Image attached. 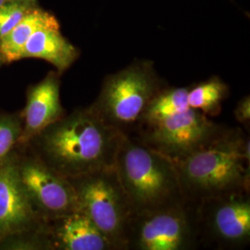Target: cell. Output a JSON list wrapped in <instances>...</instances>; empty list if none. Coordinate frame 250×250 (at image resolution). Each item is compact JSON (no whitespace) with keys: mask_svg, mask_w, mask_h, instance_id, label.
<instances>
[{"mask_svg":"<svg viewBox=\"0 0 250 250\" xmlns=\"http://www.w3.org/2000/svg\"><path fill=\"white\" fill-rule=\"evenodd\" d=\"M41 161L66 178L114 167L125 136L87 107L62 117L36 134Z\"/></svg>","mask_w":250,"mask_h":250,"instance_id":"obj_1","label":"cell"},{"mask_svg":"<svg viewBox=\"0 0 250 250\" xmlns=\"http://www.w3.org/2000/svg\"><path fill=\"white\" fill-rule=\"evenodd\" d=\"M250 138L238 127H225L214 139L173 162L186 202L250 193Z\"/></svg>","mask_w":250,"mask_h":250,"instance_id":"obj_2","label":"cell"},{"mask_svg":"<svg viewBox=\"0 0 250 250\" xmlns=\"http://www.w3.org/2000/svg\"><path fill=\"white\" fill-rule=\"evenodd\" d=\"M114 169L135 215L186 202L173 162L136 136L123 137Z\"/></svg>","mask_w":250,"mask_h":250,"instance_id":"obj_3","label":"cell"},{"mask_svg":"<svg viewBox=\"0 0 250 250\" xmlns=\"http://www.w3.org/2000/svg\"><path fill=\"white\" fill-rule=\"evenodd\" d=\"M165 86L150 62H136L107 75L90 106L95 114L121 134L133 136L155 95Z\"/></svg>","mask_w":250,"mask_h":250,"instance_id":"obj_4","label":"cell"},{"mask_svg":"<svg viewBox=\"0 0 250 250\" xmlns=\"http://www.w3.org/2000/svg\"><path fill=\"white\" fill-rule=\"evenodd\" d=\"M67 179L74 189L78 210L99 228L113 250H127L135 214L114 167Z\"/></svg>","mask_w":250,"mask_h":250,"instance_id":"obj_5","label":"cell"},{"mask_svg":"<svg viewBox=\"0 0 250 250\" xmlns=\"http://www.w3.org/2000/svg\"><path fill=\"white\" fill-rule=\"evenodd\" d=\"M199 245L197 207L185 202L135 215L127 250H189Z\"/></svg>","mask_w":250,"mask_h":250,"instance_id":"obj_6","label":"cell"},{"mask_svg":"<svg viewBox=\"0 0 250 250\" xmlns=\"http://www.w3.org/2000/svg\"><path fill=\"white\" fill-rule=\"evenodd\" d=\"M224 128L201 111L188 107L158 123L140 127L133 136L170 161H176L214 139Z\"/></svg>","mask_w":250,"mask_h":250,"instance_id":"obj_7","label":"cell"},{"mask_svg":"<svg viewBox=\"0 0 250 250\" xmlns=\"http://www.w3.org/2000/svg\"><path fill=\"white\" fill-rule=\"evenodd\" d=\"M199 243L220 250H238L250 245V193L215 197L197 206Z\"/></svg>","mask_w":250,"mask_h":250,"instance_id":"obj_8","label":"cell"},{"mask_svg":"<svg viewBox=\"0 0 250 250\" xmlns=\"http://www.w3.org/2000/svg\"><path fill=\"white\" fill-rule=\"evenodd\" d=\"M19 171L33 204L45 221L78 210L75 192L69 180L41 160L27 161Z\"/></svg>","mask_w":250,"mask_h":250,"instance_id":"obj_9","label":"cell"},{"mask_svg":"<svg viewBox=\"0 0 250 250\" xmlns=\"http://www.w3.org/2000/svg\"><path fill=\"white\" fill-rule=\"evenodd\" d=\"M44 219L24 188L18 167L0 168V239L35 228Z\"/></svg>","mask_w":250,"mask_h":250,"instance_id":"obj_10","label":"cell"},{"mask_svg":"<svg viewBox=\"0 0 250 250\" xmlns=\"http://www.w3.org/2000/svg\"><path fill=\"white\" fill-rule=\"evenodd\" d=\"M51 244L63 250H113L112 246L89 218L73 211L50 220Z\"/></svg>","mask_w":250,"mask_h":250,"instance_id":"obj_11","label":"cell"},{"mask_svg":"<svg viewBox=\"0 0 250 250\" xmlns=\"http://www.w3.org/2000/svg\"><path fill=\"white\" fill-rule=\"evenodd\" d=\"M24 115L28 135L39 134L62 118L64 110L60 99V82L55 74H48L30 91Z\"/></svg>","mask_w":250,"mask_h":250,"instance_id":"obj_12","label":"cell"},{"mask_svg":"<svg viewBox=\"0 0 250 250\" xmlns=\"http://www.w3.org/2000/svg\"><path fill=\"white\" fill-rule=\"evenodd\" d=\"M77 57L76 47L62 36L60 27H44L38 29L28 39L21 59H42L63 72L74 62Z\"/></svg>","mask_w":250,"mask_h":250,"instance_id":"obj_13","label":"cell"},{"mask_svg":"<svg viewBox=\"0 0 250 250\" xmlns=\"http://www.w3.org/2000/svg\"><path fill=\"white\" fill-rule=\"evenodd\" d=\"M44 27H60L53 15L41 9H30L24 17L8 35L0 39V53L9 62L21 60V52L28 39Z\"/></svg>","mask_w":250,"mask_h":250,"instance_id":"obj_14","label":"cell"},{"mask_svg":"<svg viewBox=\"0 0 250 250\" xmlns=\"http://www.w3.org/2000/svg\"><path fill=\"white\" fill-rule=\"evenodd\" d=\"M188 90L189 87L166 86L160 90L146 108L138 129L188 109L190 107L188 105Z\"/></svg>","mask_w":250,"mask_h":250,"instance_id":"obj_15","label":"cell"},{"mask_svg":"<svg viewBox=\"0 0 250 250\" xmlns=\"http://www.w3.org/2000/svg\"><path fill=\"white\" fill-rule=\"evenodd\" d=\"M228 85L215 76L189 87L188 105L208 117L217 116L220 114L222 104L228 97Z\"/></svg>","mask_w":250,"mask_h":250,"instance_id":"obj_16","label":"cell"},{"mask_svg":"<svg viewBox=\"0 0 250 250\" xmlns=\"http://www.w3.org/2000/svg\"><path fill=\"white\" fill-rule=\"evenodd\" d=\"M27 11L24 6L18 3H5L0 7V39L18 24Z\"/></svg>","mask_w":250,"mask_h":250,"instance_id":"obj_17","label":"cell"},{"mask_svg":"<svg viewBox=\"0 0 250 250\" xmlns=\"http://www.w3.org/2000/svg\"><path fill=\"white\" fill-rule=\"evenodd\" d=\"M20 135V127L16 122L0 118V164L15 145Z\"/></svg>","mask_w":250,"mask_h":250,"instance_id":"obj_18","label":"cell"},{"mask_svg":"<svg viewBox=\"0 0 250 250\" xmlns=\"http://www.w3.org/2000/svg\"><path fill=\"white\" fill-rule=\"evenodd\" d=\"M235 120L245 126L246 129L250 130V98L246 96L238 101L236 107L233 110Z\"/></svg>","mask_w":250,"mask_h":250,"instance_id":"obj_19","label":"cell"},{"mask_svg":"<svg viewBox=\"0 0 250 250\" xmlns=\"http://www.w3.org/2000/svg\"><path fill=\"white\" fill-rule=\"evenodd\" d=\"M6 3V0H0V7Z\"/></svg>","mask_w":250,"mask_h":250,"instance_id":"obj_20","label":"cell"}]
</instances>
